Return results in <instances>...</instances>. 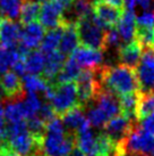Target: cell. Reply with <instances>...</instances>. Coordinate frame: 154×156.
<instances>
[{"mask_svg": "<svg viewBox=\"0 0 154 156\" xmlns=\"http://www.w3.org/2000/svg\"><path fill=\"white\" fill-rule=\"evenodd\" d=\"M119 59L122 65H126L132 69H136L142 56L141 44L134 39L128 44H124L118 49Z\"/></svg>", "mask_w": 154, "mask_h": 156, "instance_id": "obj_20", "label": "cell"}, {"mask_svg": "<svg viewBox=\"0 0 154 156\" xmlns=\"http://www.w3.org/2000/svg\"><path fill=\"white\" fill-rule=\"evenodd\" d=\"M24 1L25 0H0V16L5 20L16 21L19 18Z\"/></svg>", "mask_w": 154, "mask_h": 156, "instance_id": "obj_30", "label": "cell"}, {"mask_svg": "<svg viewBox=\"0 0 154 156\" xmlns=\"http://www.w3.org/2000/svg\"><path fill=\"white\" fill-rule=\"evenodd\" d=\"M61 120L64 122L65 126L67 131L72 133L76 134L78 130H81L83 126L89 124L90 122L87 121V117L83 112V107L77 105L72 109H69L68 112L61 115Z\"/></svg>", "mask_w": 154, "mask_h": 156, "instance_id": "obj_19", "label": "cell"}, {"mask_svg": "<svg viewBox=\"0 0 154 156\" xmlns=\"http://www.w3.org/2000/svg\"><path fill=\"white\" fill-rule=\"evenodd\" d=\"M62 31H64V25L56 27V29H51L44 34V38L41 42V50L45 55L58 50L61 35H62Z\"/></svg>", "mask_w": 154, "mask_h": 156, "instance_id": "obj_29", "label": "cell"}, {"mask_svg": "<svg viewBox=\"0 0 154 156\" xmlns=\"http://www.w3.org/2000/svg\"><path fill=\"white\" fill-rule=\"evenodd\" d=\"M23 90L27 95H43L45 97L48 91L50 90L51 84L48 82L45 79L41 78L38 75L26 74L22 78Z\"/></svg>", "mask_w": 154, "mask_h": 156, "instance_id": "obj_22", "label": "cell"}, {"mask_svg": "<svg viewBox=\"0 0 154 156\" xmlns=\"http://www.w3.org/2000/svg\"><path fill=\"white\" fill-rule=\"evenodd\" d=\"M65 62H66V56L64 54H61L59 50L48 54L45 66H44L42 73L43 79H45L49 83L56 81L57 76L62 69Z\"/></svg>", "mask_w": 154, "mask_h": 156, "instance_id": "obj_21", "label": "cell"}, {"mask_svg": "<svg viewBox=\"0 0 154 156\" xmlns=\"http://www.w3.org/2000/svg\"><path fill=\"white\" fill-rule=\"evenodd\" d=\"M76 88L78 105L82 107L89 106L102 88L99 78V69H84L81 71L78 78L76 79Z\"/></svg>", "mask_w": 154, "mask_h": 156, "instance_id": "obj_7", "label": "cell"}, {"mask_svg": "<svg viewBox=\"0 0 154 156\" xmlns=\"http://www.w3.org/2000/svg\"><path fill=\"white\" fill-rule=\"evenodd\" d=\"M76 27L78 39L82 46H86V47L104 51L107 30H104L103 27L99 25L93 14L77 21Z\"/></svg>", "mask_w": 154, "mask_h": 156, "instance_id": "obj_5", "label": "cell"}, {"mask_svg": "<svg viewBox=\"0 0 154 156\" xmlns=\"http://www.w3.org/2000/svg\"><path fill=\"white\" fill-rule=\"evenodd\" d=\"M124 147L126 154L135 153L144 156H154V137L136 124L125 139Z\"/></svg>", "mask_w": 154, "mask_h": 156, "instance_id": "obj_8", "label": "cell"}, {"mask_svg": "<svg viewBox=\"0 0 154 156\" xmlns=\"http://www.w3.org/2000/svg\"><path fill=\"white\" fill-rule=\"evenodd\" d=\"M135 40L141 44L142 48L154 46V27L136 26Z\"/></svg>", "mask_w": 154, "mask_h": 156, "instance_id": "obj_35", "label": "cell"}, {"mask_svg": "<svg viewBox=\"0 0 154 156\" xmlns=\"http://www.w3.org/2000/svg\"><path fill=\"white\" fill-rule=\"evenodd\" d=\"M7 147L19 156L41 155V139L31 133L26 121L8 124Z\"/></svg>", "mask_w": 154, "mask_h": 156, "instance_id": "obj_3", "label": "cell"}, {"mask_svg": "<svg viewBox=\"0 0 154 156\" xmlns=\"http://www.w3.org/2000/svg\"><path fill=\"white\" fill-rule=\"evenodd\" d=\"M6 98V95H5V91L4 89H2V87H1V84H0V104L4 101V99Z\"/></svg>", "mask_w": 154, "mask_h": 156, "instance_id": "obj_44", "label": "cell"}, {"mask_svg": "<svg viewBox=\"0 0 154 156\" xmlns=\"http://www.w3.org/2000/svg\"><path fill=\"white\" fill-rule=\"evenodd\" d=\"M72 57L78 65L84 69H96L103 66L102 51L98 50V49L86 47V46L77 47L75 51L72 54Z\"/></svg>", "mask_w": 154, "mask_h": 156, "instance_id": "obj_13", "label": "cell"}, {"mask_svg": "<svg viewBox=\"0 0 154 156\" xmlns=\"http://www.w3.org/2000/svg\"><path fill=\"white\" fill-rule=\"evenodd\" d=\"M79 39H78V33H77L76 23L74 22H65L64 23V31L60 40L59 50L65 56L72 55L75 49L78 47Z\"/></svg>", "mask_w": 154, "mask_h": 156, "instance_id": "obj_18", "label": "cell"}, {"mask_svg": "<svg viewBox=\"0 0 154 156\" xmlns=\"http://www.w3.org/2000/svg\"><path fill=\"white\" fill-rule=\"evenodd\" d=\"M91 103H93L96 107L101 109L107 115L109 120L121 114L120 101L118 100L117 96L112 94L111 91H108L103 88H101V90L96 94L94 99Z\"/></svg>", "mask_w": 154, "mask_h": 156, "instance_id": "obj_15", "label": "cell"}, {"mask_svg": "<svg viewBox=\"0 0 154 156\" xmlns=\"http://www.w3.org/2000/svg\"><path fill=\"white\" fill-rule=\"evenodd\" d=\"M76 136L67 131L61 119L55 117L45 126L41 140L43 156H68L75 149Z\"/></svg>", "mask_w": 154, "mask_h": 156, "instance_id": "obj_1", "label": "cell"}, {"mask_svg": "<svg viewBox=\"0 0 154 156\" xmlns=\"http://www.w3.org/2000/svg\"><path fill=\"white\" fill-rule=\"evenodd\" d=\"M1 25H2V20H1V16H0V29H1Z\"/></svg>", "mask_w": 154, "mask_h": 156, "instance_id": "obj_47", "label": "cell"}, {"mask_svg": "<svg viewBox=\"0 0 154 156\" xmlns=\"http://www.w3.org/2000/svg\"><path fill=\"white\" fill-rule=\"evenodd\" d=\"M22 101H23V106H24V109H25L26 120L28 117L36 115L40 112V109H41L43 105L38 95H27L26 94V97L24 96L22 98Z\"/></svg>", "mask_w": 154, "mask_h": 156, "instance_id": "obj_33", "label": "cell"}, {"mask_svg": "<svg viewBox=\"0 0 154 156\" xmlns=\"http://www.w3.org/2000/svg\"><path fill=\"white\" fill-rule=\"evenodd\" d=\"M0 84L5 91L6 98L8 100L21 99L25 96L21 76H18L14 71H7L4 74H1Z\"/></svg>", "mask_w": 154, "mask_h": 156, "instance_id": "obj_16", "label": "cell"}, {"mask_svg": "<svg viewBox=\"0 0 154 156\" xmlns=\"http://www.w3.org/2000/svg\"><path fill=\"white\" fill-rule=\"evenodd\" d=\"M124 9H119L102 1H93V15L95 21L104 30H109L117 26L121 18Z\"/></svg>", "mask_w": 154, "mask_h": 156, "instance_id": "obj_9", "label": "cell"}, {"mask_svg": "<svg viewBox=\"0 0 154 156\" xmlns=\"http://www.w3.org/2000/svg\"><path fill=\"white\" fill-rule=\"evenodd\" d=\"M52 2H55L57 6H59L60 8L64 10V13L66 14L68 12L69 9L72 8V6H73L74 1L75 0H51ZM65 16V15H64Z\"/></svg>", "mask_w": 154, "mask_h": 156, "instance_id": "obj_39", "label": "cell"}, {"mask_svg": "<svg viewBox=\"0 0 154 156\" xmlns=\"http://www.w3.org/2000/svg\"><path fill=\"white\" fill-rule=\"evenodd\" d=\"M81 73V66L77 64L75 59L70 56L68 59H66L62 69L58 74L55 83H66V82H74L78 75Z\"/></svg>", "mask_w": 154, "mask_h": 156, "instance_id": "obj_28", "label": "cell"}, {"mask_svg": "<svg viewBox=\"0 0 154 156\" xmlns=\"http://www.w3.org/2000/svg\"><path fill=\"white\" fill-rule=\"evenodd\" d=\"M5 120L8 124L16 123V122L26 121L25 109L23 106V101L21 99L8 100L4 107Z\"/></svg>", "mask_w": 154, "mask_h": 156, "instance_id": "obj_26", "label": "cell"}, {"mask_svg": "<svg viewBox=\"0 0 154 156\" xmlns=\"http://www.w3.org/2000/svg\"><path fill=\"white\" fill-rule=\"evenodd\" d=\"M152 5V0H137V6H139L142 9H144V12L149 10Z\"/></svg>", "mask_w": 154, "mask_h": 156, "instance_id": "obj_40", "label": "cell"}, {"mask_svg": "<svg viewBox=\"0 0 154 156\" xmlns=\"http://www.w3.org/2000/svg\"><path fill=\"white\" fill-rule=\"evenodd\" d=\"M68 156H86V155H84V154H83V153H82L81 151H79V149L75 148V149H74L73 152L70 153V154H69Z\"/></svg>", "mask_w": 154, "mask_h": 156, "instance_id": "obj_43", "label": "cell"}, {"mask_svg": "<svg viewBox=\"0 0 154 156\" xmlns=\"http://www.w3.org/2000/svg\"><path fill=\"white\" fill-rule=\"evenodd\" d=\"M139 100V92H133L127 95L120 96V107H121V115L126 116L133 122H138L137 120V106Z\"/></svg>", "mask_w": 154, "mask_h": 156, "instance_id": "obj_25", "label": "cell"}, {"mask_svg": "<svg viewBox=\"0 0 154 156\" xmlns=\"http://www.w3.org/2000/svg\"><path fill=\"white\" fill-rule=\"evenodd\" d=\"M154 113V92L149 95L139 94V100L137 106V120L142 121L144 117Z\"/></svg>", "mask_w": 154, "mask_h": 156, "instance_id": "obj_32", "label": "cell"}, {"mask_svg": "<svg viewBox=\"0 0 154 156\" xmlns=\"http://www.w3.org/2000/svg\"><path fill=\"white\" fill-rule=\"evenodd\" d=\"M64 15V10L59 6H57L51 0H45L41 6V10L38 15L40 24L44 29H49V30L62 26L65 23Z\"/></svg>", "mask_w": 154, "mask_h": 156, "instance_id": "obj_12", "label": "cell"}, {"mask_svg": "<svg viewBox=\"0 0 154 156\" xmlns=\"http://www.w3.org/2000/svg\"><path fill=\"white\" fill-rule=\"evenodd\" d=\"M23 56L24 54L18 48L10 49L0 44V75L7 72L10 67H13L14 64Z\"/></svg>", "mask_w": 154, "mask_h": 156, "instance_id": "obj_27", "label": "cell"}, {"mask_svg": "<svg viewBox=\"0 0 154 156\" xmlns=\"http://www.w3.org/2000/svg\"><path fill=\"white\" fill-rule=\"evenodd\" d=\"M141 128L154 137V113L147 115L141 121Z\"/></svg>", "mask_w": 154, "mask_h": 156, "instance_id": "obj_38", "label": "cell"}, {"mask_svg": "<svg viewBox=\"0 0 154 156\" xmlns=\"http://www.w3.org/2000/svg\"><path fill=\"white\" fill-rule=\"evenodd\" d=\"M33 1H36V2H44L45 0H33Z\"/></svg>", "mask_w": 154, "mask_h": 156, "instance_id": "obj_46", "label": "cell"}, {"mask_svg": "<svg viewBox=\"0 0 154 156\" xmlns=\"http://www.w3.org/2000/svg\"><path fill=\"white\" fill-rule=\"evenodd\" d=\"M40 10H41L40 2H36L33 0H25L23 6H22L21 15H19L21 23L26 25V24H30L32 22H35L36 18H38Z\"/></svg>", "mask_w": 154, "mask_h": 156, "instance_id": "obj_31", "label": "cell"}, {"mask_svg": "<svg viewBox=\"0 0 154 156\" xmlns=\"http://www.w3.org/2000/svg\"><path fill=\"white\" fill-rule=\"evenodd\" d=\"M47 55L42 50H32L24 55V64H25L26 74L40 75L43 73L45 66Z\"/></svg>", "mask_w": 154, "mask_h": 156, "instance_id": "obj_24", "label": "cell"}, {"mask_svg": "<svg viewBox=\"0 0 154 156\" xmlns=\"http://www.w3.org/2000/svg\"><path fill=\"white\" fill-rule=\"evenodd\" d=\"M100 83L103 89L116 96H124L138 91L135 69L119 64L115 66H101L99 69Z\"/></svg>", "mask_w": 154, "mask_h": 156, "instance_id": "obj_2", "label": "cell"}, {"mask_svg": "<svg viewBox=\"0 0 154 156\" xmlns=\"http://www.w3.org/2000/svg\"><path fill=\"white\" fill-rule=\"evenodd\" d=\"M75 136L77 149L86 156H99L98 134L92 130L90 123L77 131Z\"/></svg>", "mask_w": 154, "mask_h": 156, "instance_id": "obj_14", "label": "cell"}, {"mask_svg": "<svg viewBox=\"0 0 154 156\" xmlns=\"http://www.w3.org/2000/svg\"><path fill=\"white\" fill-rule=\"evenodd\" d=\"M45 99L51 104L57 114L62 115L78 105L76 83H52L45 95Z\"/></svg>", "mask_w": 154, "mask_h": 156, "instance_id": "obj_4", "label": "cell"}, {"mask_svg": "<svg viewBox=\"0 0 154 156\" xmlns=\"http://www.w3.org/2000/svg\"><path fill=\"white\" fill-rule=\"evenodd\" d=\"M0 156H19L13 151H10L8 147H2L0 148Z\"/></svg>", "mask_w": 154, "mask_h": 156, "instance_id": "obj_41", "label": "cell"}, {"mask_svg": "<svg viewBox=\"0 0 154 156\" xmlns=\"http://www.w3.org/2000/svg\"><path fill=\"white\" fill-rule=\"evenodd\" d=\"M22 35L21 24L15 21L5 20L0 29V44L6 48H18Z\"/></svg>", "mask_w": 154, "mask_h": 156, "instance_id": "obj_17", "label": "cell"}, {"mask_svg": "<svg viewBox=\"0 0 154 156\" xmlns=\"http://www.w3.org/2000/svg\"><path fill=\"white\" fill-rule=\"evenodd\" d=\"M137 122L130 121L124 115H118L110 119L103 126V132L117 144H124L125 139L130 133Z\"/></svg>", "mask_w": 154, "mask_h": 156, "instance_id": "obj_10", "label": "cell"}, {"mask_svg": "<svg viewBox=\"0 0 154 156\" xmlns=\"http://www.w3.org/2000/svg\"><path fill=\"white\" fill-rule=\"evenodd\" d=\"M117 30L119 32L124 44H128L135 39L136 31V15L132 10H124L120 21L117 24Z\"/></svg>", "mask_w": 154, "mask_h": 156, "instance_id": "obj_23", "label": "cell"}, {"mask_svg": "<svg viewBox=\"0 0 154 156\" xmlns=\"http://www.w3.org/2000/svg\"><path fill=\"white\" fill-rule=\"evenodd\" d=\"M36 156H43V155H36Z\"/></svg>", "mask_w": 154, "mask_h": 156, "instance_id": "obj_48", "label": "cell"}, {"mask_svg": "<svg viewBox=\"0 0 154 156\" xmlns=\"http://www.w3.org/2000/svg\"><path fill=\"white\" fill-rule=\"evenodd\" d=\"M125 156H144V155H141V154H135V153H127Z\"/></svg>", "mask_w": 154, "mask_h": 156, "instance_id": "obj_45", "label": "cell"}, {"mask_svg": "<svg viewBox=\"0 0 154 156\" xmlns=\"http://www.w3.org/2000/svg\"><path fill=\"white\" fill-rule=\"evenodd\" d=\"M124 44V41L120 37L119 32L117 29L111 27L105 32V44H104V50H107L108 48H116L119 49Z\"/></svg>", "mask_w": 154, "mask_h": 156, "instance_id": "obj_36", "label": "cell"}, {"mask_svg": "<svg viewBox=\"0 0 154 156\" xmlns=\"http://www.w3.org/2000/svg\"><path fill=\"white\" fill-rule=\"evenodd\" d=\"M44 34H45L44 27L36 21L30 24H26L24 29H22L21 41H19L18 49L24 55H26L28 51L35 50L38 46H41Z\"/></svg>", "mask_w": 154, "mask_h": 156, "instance_id": "obj_11", "label": "cell"}, {"mask_svg": "<svg viewBox=\"0 0 154 156\" xmlns=\"http://www.w3.org/2000/svg\"><path fill=\"white\" fill-rule=\"evenodd\" d=\"M86 117H87V121L90 122L91 126H94L98 129H100V128L103 129L104 124L109 121L107 115L99 107H96L94 104L89 107L87 113H86Z\"/></svg>", "mask_w": 154, "mask_h": 156, "instance_id": "obj_34", "label": "cell"}, {"mask_svg": "<svg viewBox=\"0 0 154 156\" xmlns=\"http://www.w3.org/2000/svg\"><path fill=\"white\" fill-rule=\"evenodd\" d=\"M138 92L149 95L154 92V46L142 48L139 63L135 69Z\"/></svg>", "mask_w": 154, "mask_h": 156, "instance_id": "obj_6", "label": "cell"}, {"mask_svg": "<svg viewBox=\"0 0 154 156\" xmlns=\"http://www.w3.org/2000/svg\"><path fill=\"white\" fill-rule=\"evenodd\" d=\"M136 26L154 27V10H146L136 16Z\"/></svg>", "mask_w": 154, "mask_h": 156, "instance_id": "obj_37", "label": "cell"}, {"mask_svg": "<svg viewBox=\"0 0 154 156\" xmlns=\"http://www.w3.org/2000/svg\"><path fill=\"white\" fill-rule=\"evenodd\" d=\"M125 6L127 7V10L134 12L135 7L137 6V0H125Z\"/></svg>", "mask_w": 154, "mask_h": 156, "instance_id": "obj_42", "label": "cell"}]
</instances>
